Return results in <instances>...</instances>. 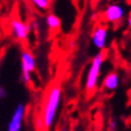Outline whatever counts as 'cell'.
<instances>
[{
  "mask_svg": "<svg viewBox=\"0 0 131 131\" xmlns=\"http://www.w3.org/2000/svg\"><path fill=\"white\" fill-rule=\"evenodd\" d=\"M124 16H125V9L118 3H111L103 11V18L108 23H118L124 18Z\"/></svg>",
  "mask_w": 131,
  "mask_h": 131,
  "instance_id": "5b68a950",
  "label": "cell"
},
{
  "mask_svg": "<svg viewBox=\"0 0 131 131\" xmlns=\"http://www.w3.org/2000/svg\"><path fill=\"white\" fill-rule=\"evenodd\" d=\"M103 62H104V53H102V52H99L98 54H96L93 60H92L85 80V90L88 93H93L97 89Z\"/></svg>",
  "mask_w": 131,
  "mask_h": 131,
  "instance_id": "7a4b0ae2",
  "label": "cell"
},
{
  "mask_svg": "<svg viewBox=\"0 0 131 131\" xmlns=\"http://www.w3.org/2000/svg\"><path fill=\"white\" fill-rule=\"evenodd\" d=\"M119 86V75L116 71L109 73L102 80V89L108 92H114Z\"/></svg>",
  "mask_w": 131,
  "mask_h": 131,
  "instance_id": "ba28073f",
  "label": "cell"
},
{
  "mask_svg": "<svg viewBox=\"0 0 131 131\" xmlns=\"http://www.w3.org/2000/svg\"><path fill=\"white\" fill-rule=\"evenodd\" d=\"M21 61V78L23 81L26 84H29L31 82V75L35 70V58L32 52L29 50H25L21 52L20 57Z\"/></svg>",
  "mask_w": 131,
  "mask_h": 131,
  "instance_id": "3957f363",
  "label": "cell"
},
{
  "mask_svg": "<svg viewBox=\"0 0 131 131\" xmlns=\"http://www.w3.org/2000/svg\"><path fill=\"white\" fill-rule=\"evenodd\" d=\"M60 131H68V129H67V128H65V127H64V128H62V129H61Z\"/></svg>",
  "mask_w": 131,
  "mask_h": 131,
  "instance_id": "5bb4252c",
  "label": "cell"
},
{
  "mask_svg": "<svg viewBox=\"0 0 131 131\" xmlns=\"http://www.w3.org/2000/svg\"><path fill=\"white\" fill-rule=\"evenodd\" d=\"M6 97V91L3 86H0V99H3Z\"/></svg>",
  "mask_w": 131,
  "mask_h": 131,
  "instance_id": "7c38bea8",
  "label": "cell"
},
{
  "mask_svg": "<svg viewBox=\"0 0 131 131\" xmlns=\"http://www.w3.org/2000/svg\"><path fill=\"white\" fill-rule=\"evenodd\" d=\"M11 30H12V33L15 36L16 40L26 41L28 38L31 27L29 25H26L20 19L13 18L11 20Z\"/></svg>",
  "mask_w": 131,
  "mask_h": 131,
  "instance_id": "8992f818",
  "label": "cell"
},
{
  "mask_svg": "<svg viewBox=\"0 0 131 131\" xmlns=\"http://www.w3.org/2000/svg\"><path fill=\"white\" fill-rule=\"evenodd\" d=\"M25 115H26V106L24 103H18L9 121L6 131H21Z\"/></svg>",
  "mask_w": 131,
  "mask_h": 131,
  "instance_id": "277c9868",
  "label": "cell"
},
{
  "mask_svg": "<svg viewBox=\"0 0 131 131\" xmlns=\"http://www.w3.org/2000/svg\"><path fill=\"white\" fill-rule=\"evenodd\" d=\"M117 129V119L111 118L109 122V131H116Z\"/></svg>",
  "mask_w": 131,
  "mask_h": 131,
  "instance_id": "8fae6325",
  "label": "cell"
},
{
  "mask_svg": "<svg viewBox=\"0 0 131 131\" xmlns=\"http://www.w3.org/2000/svg\"><path fill=\"white\" fill-rule=\"evenodd\" d=\"M46 24L51 30H58L61 27V19L53 13H49L46 16Z\"/></svg>",
  "mask_w": 131,
  "mask_h": 131,
  "instance_id": "9c48e42d",
  "label": "cell"
},
{
  "mask_svg": "<svg viewBox=\"0 0 131 131\" xmlns=\"http://www.w3.org/2000/svg\"><path fill=\"white\" fill-rule=\"evenodd\" d=\"M108 29L104 26H97L92 33V42L97 49L102 50L106 48L108 42Z\"/></svg>",
  "mask_w": 131,
  "mask_h": 131,
  "instance_id": "52a82bcc",
  "label": "cell"
},
{
  "mask_svg": "<svg viewBox=\"0 0 131 131\" xmlns=\"http://www.w3.org/2000/svg\"><path fill=\"white\" fill-rule=\"evenodd\" d=\"M62 101V88L59 83H53L49 88L43 103L41 119L43 128L50 130L54 125L58 111Z\"/></svg>",
  "mask_w": 131,
  "mask_h": 131,
  "instance_id": "6da1fadb",
  "label": "cell"
},
{
  "mask_svg": "<svg viewBox=\"0 0 131 131\" xmlns=\"http://www.w3.org/2000/svg\"><path fill=\"white\" fill-rule=\"evenodd\" d=\"M127 23H128V26L131 28V13H130L129 16H128V20H127Z\"/></svg>",
  "mask_w": 131,
  "mask_h": 131,
  "instance_id": "4fadbf2b",
  "label": "cell"
},
{
  "mask_svg": "<svg viewBox=\"0 0 131 131\" xmlns=\"http://www.w3.org/2000/svg\"><path fill=\"white\" fill-rule=\"evenodd\" d=\"M32 3L40 10H47L50 5V1H48V0H33Z\"/></svg>",
  "mask_w": 131,
  "mask_h": 131,
  "instance_id": "30bf717a",
  "label": "cell"
}]
</instances>
